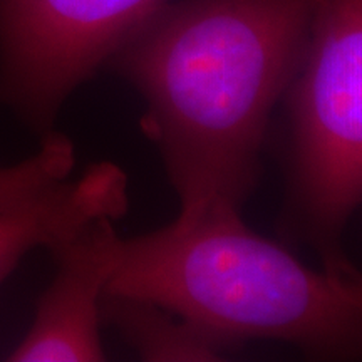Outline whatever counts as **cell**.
<instances>
[{
    "label": "cell",
    "instance_id": "cell-1",
    "mask_svg": "<svg viewBox=\"0 0 362 362\" xmlns=\"http://www.w3.org/2000/svg\"><path fill=\"white\" fill-rule=\"evenodd\" d=\"M317 0H170L106 67L144 101L180 218L240 214L275 106L296 79Z\"/></svg>",
    "mask_w": 362,
    "mask_h": 362
},
{
    "label": "cell",
    "instance_id": "cell-2",
    "mask_svg": "<svg viewBox=\"0 0 362 362\" xmlns=\"http://www.w3.org/2000/svg\"><path fill=\"white\" fill-rule=\"evenodd\" d=\"M110 293L141 297L230 346L275 341L320 361H362V275L312 269L240 214L180 218L121 238Z\"/></svg>",
    "mask_w": 362,
    "mask_h": 362
},
{
    "label": "cell",
    "instance_id": "cell-3",
    "mask_svg": "<svg viewBox=\"0 0 362 362\" xmlns=\"http://www.w3.org/2000/svg\"><path fill=\"white\" fill-rule=\"evenodd\" d=\"M288 223L324 267L349 270L341 240L362 203V0H317L287 93Z\"/></svg>",
    "mask_w": 362,
    "mask_h": 362
},
{
    "label": "cell",
    "instance_id": "cell-4",
    "mask_svg": "<svg viewBox=\"0 0 362 362\" xmlns=\"http://www.w3.org/2000/svg\"><path fill=\"white\" fill-rule=\"evenodd\" d=\"M170 0H0V107L52 133L69 96Z\"/></svg>",
    "mask_w": 362,
    "mask_h": 362
},
{
    "label": "cell",
    "instance_id": "cell-5",
    "mask_svg": "<svg viewBox=\"0 0 362 362\" xmlns=\"http://www.w3.org/2000/svg\"><path fill=\"white\" fill-rule=\"evenodd\" d=\"M103 218L52 253L57 274L40 297L34 322L11 352L12 362H98L103 298L117 265L121 237Z\"/></svg>",
    "mask_w": 362,
    "mask_h": 362
},
{
    "label": "cell",
    "instance_id": "cell-6",
    "mask_svg": "<svg viewBox=\"0 0 362 362\" xmlns=\"http://www.w3.org/2000/svg\"><path fill=\"white\" fill-rule=\"evenodd\" d=\"M128 210V176L111 161L89 166L42 200L21 210L0 211V285L34 248L54 253L86 226L119 220Z\"/></svg>",
    "mask_w": 362,
    "mask_h": 362
},
{
    "label": "cell",
    "instance_id": "cell-7",
    "mask_svg": "<svg viewBox=\"0 0 362 362\" xmlns=\"http://www.w3.org/2000/svg\"><path fill=\"white\" fill-rule=\"evenodd\" d=\"M103 320L121 334L139 359L148 362L221 361L233 349L185 315L141 297L106 292Z\"/></svg>",
    "mask_w": 362,
    "mask_h": 362
},
{
    "label": "cell",
    "instance_id": "cell-8",
    "mask_svg": "<svg viewBox=\"0 0 362 362\" xmlns=\"http://www.w3.org/2000/svg\"><path fill=\"white\" fill-rule=\"evenodd\" d=\"M74 144L67 136H42L39 151L11 166H0V211L21 210L42 200L72 176Z\"/></svg>",
    "mask_w": 362,
    "mask_h": 362
}]
</instances>
